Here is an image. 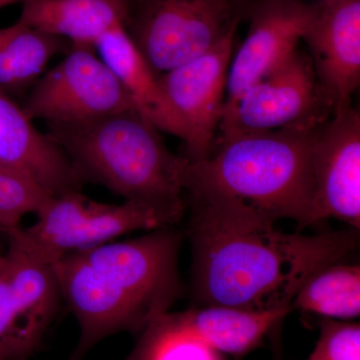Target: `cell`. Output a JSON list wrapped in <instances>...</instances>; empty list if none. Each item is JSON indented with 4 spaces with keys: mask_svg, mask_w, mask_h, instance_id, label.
Returning <instances> with one entry per match:
<instances>
[{
    "mask_svg": "<svg viewBox=\"0 0 360 360\" xmlns=\"http://www.w3.org/2000/svg\"><path fill=\"white\" fill-rule=\"evenodd\" d=\"M317 127L219 137L205 160H187L184 191L233 198L276 221L293 220L300 229L311 226V148Z\"/></svg>",
    "mask_w": 360,
    "mask_h": 360,
    "instance_id": "3",
    "label": "cell"
},
{
    "mask_svg": "<svg viewBox=\"0 0 360 360\" xmlns=\"http://www.w3.org/2000/svg\"><path fill=\"white\" fill-rule=\"evenodd\" d=\"M130 0H23L20 20L25 25L96 51L104 33L127 26Z\"/></svg>",
    "mask_w": 360,
    "mask_h": 360,
    "instance_id": "15",
    "label": "cell"
},
{
    "mask_svg": "<svg viewBox=\"0 0 360 360\" xmlns=\"http://www.w3.org/2000/svg\"><path fill=\"white\" fill-rule=\"evenodd\" d=\"M23 0H0V8L2 7L11 6V4H16V2H22Z\"/></svg>",
    "mask_w": 360,
    "mask_h": 360,
    "instance_id": "23",
    "label": "cell"
},
{
    "mask_svg": "<svg viewBox=\"0 0 360 360\" xmlns=\"http://www.w3.org/2000/svg\"><path fill=\"white\" fill-rule=\"evenodd\" d=\"M290 312L288 309L251 311L207 305L174 314L189 333L219 354L239 360L259 347L270 329Z\"/></svg>",
    "mask_w": 360,
    "mask_h": 360,
    "instance_id": "16",
    "label": "cell"
},
{
    "mask_svg": "<svg viewBox=\"0 0 360 360\" xmlns=\"http://www.w3.org/2000/svg\"><path fill=\"white\" fill-rule=\"evenodd\" d=\"M319 329L321 335L307 360H360L359 322L323 319Z\"/></svg>",
    "mask_w": 360,
    "mask_h": 360,
    "instance_id": "22",
    "label": "cell"
},
{
    "mask_svg": "<svg viewBox=\"0 0 360 360\" xmlns=\"http://www.w3.org/2000/svg\"><path fill=\"white\" fill-rule=\"evenodd\" d=\"M333 115L309 54L300 51L224 108L220 137L317 127Z\"/></svg>",
    "mask_w": 360,
    "mask_h": 360,
    "instance_id": "8",
    "label": "cell"
},
{
    "mask_svg": "<svg viewBox=\"0 0 360 360\" xmlns=\"http://www.w3.org/2000/svg\"><path fill=\"white\" fill-rule=\"evenodd\" d=\"M4 251H6V250H4V246L0 245V255H4Z\"/></svg>",
    "mask_w": 360,
    "mask_h": 360,
    "instance_id": "25",
    "label": "cell"
},
{
    "mask_svg": "<svg viewBox=\"0 0 360 360\" xmlns=\"http://www.w3.org/2000/svg\"><path fill=\"white\" fill-rule=\"evenodd\" d=\"M304 40L333 113L352 106L360 82V0H319Z\"/></svg>",
    "mask_w": 360,
    "mask_h": 360,
    "instance_id": "13",
    "label": "cell"
},
{
    "mask_svg": "<svg viewBox=\"0 0 360 360\" xmlns=\"http://www.w3.org/2000/svg\"><path fill=\"white\" fill-rule=\"evenodd\" d=\"M293 310L324 319H352L360 314V265L345 262L322 267L296 293Z\"/></svg>",
    "mask_w": 360,
    "mask_h": 360,
    "instance_id": "19",
    "label": "cell"
},
{
    "mask_svg": "<svg viewBox=\"0 0 360 360\" xmlns=\"http://www.w3.org/2000/svg\"><path fill=\"white\" fill-rule=\"evenodd\" d=\"M191 205L187 236L198 307L291 311L293 298L311 274L345 262L359 248L357 229L285 233L276 220L233 198L191 195Z\"/></svg>",
    "mask_w": 360,
    "mask_h": 360,
    "instance_id": "1",
    "label": "cell"
},
{
    "mask_svg": "<svg viewBox=\"0 0 360 360\" xmlns=\"http://www.w3.org/2000/svg\"><path fill=\"white\" fill-rule=\"evenodd\" d=\"M251 1H252V0H239V2H240L241 6L243 7V13H245L246 6H248Z\"/></svg>",
    "mask_w": 360,
    "mask_h": 360,
    "instance_id": "24",
    "label": "cell"
},
{
    "mask_svg": "<svg viewBox=\"0 0 360 360\" xmlns=\"http://www.w3.org/2000/svg\"><path fill=\"white\" fill-rule=\"evenodd\" d=\"M243 14L239 0H137L127 30L160 77L212 49Z\"/></svg>",
    "mask_w": 360,
    "mask_h": 360,
    "instance_id": "6",
    "label": "cell"
},
{
    "mask_svg": "<svg viewBox=\"0 0 360 360\" xmlns=\"http://www.w3.org/2000/svg\"><path fill=\"white\" fill-rule=\"evenodd\" d=\"M2 255H0V260H1Z\"/></svg>",
    "mask_w": 360,
    "mask_h": 360,
    "instance_id": "27",
    "label": "cell"
},
{
    "mask_svg": "<svg viewBox=\"0 0 360 360\" xmlns=\"http://www.w3.org/2000/svg\"><path fill=\"white\" fill-rule=\"evenodd\" d=\"M316 13L317 4L303 0H252L246 6L250 27L231 58L224 108L278 70L298 51Z\"/></svg>",
    "mask_w": 360,
    "mask_h": 360,
    "instance_id": "11",
    "label": "cell"
},
{
    "mask_svg": "<svg viewBox=\"0 0 360 360\" xmlns=\"http://www.w3.org/2000/svg\"><path fill=\"white\" fill-rule=\"evenodd\" d=\"M98 58L134 101L143 117L162 132L168 134L169 123L158 77L137 49L124 25L104 33L96 45Z\"/></svg>",
    "mask_w": 360,
    "mask_h": 360,
    "instance_id": "17",
    "label": "cell"
},
{
    "mask_svg": "<svg viewBox=\"0 0 360 360\" xmlns=\"http://www.w3.org/2000/svg\"><path fill=\"white\" fill-rule=\"evenodd\" d=\"M32 226L7 232L41 262L54 264L70 253L117 240L139 231L174 226L169 217L134 201L120 205L89 200L82 191L51 196Z\"/></svg>",
    "mask_w": 360,
    "mask_h": 360,
    "instance_id": "5",
    "label": "cell"
},
{
    "mask_svg": "<svg viewBox=\"0 0 360 360\" xmlns=\"http://www.w3.org/2000/svg\"><path fill=\"white\" fill-rule=\"evenodd\" d=\"M127 360H222L219 352L186 330L174 312L156 317Z\"/></svg>",
    "mask_w": 360,
    "mask_h": 360,
    "instance_id": "20",
    "label": "cell"
},
{
    "mask_svg": "<svg viewBox=\"0 0 360 360\" xmlns=\"http://www.w3.org/2000/svg\"><path fill=\"white\" fill-rule=\"evenodd\" d=\"M46 134L63 149L82 184L103 186L124 201L169 217H184L186 158L172 153L136 110L79 123H46Z\"/></svg>",
    "mask_w": 360,
    "mask_h": 360,
    "instance_id": "4",
    "label": "cell"
},
{
    "mask_svg": "<svg viewBox=\"0 0 360 360\" xmlns=\"http://www.w3.org/2000/svg\"><path fill=\"white\" fill-rule=\"evenodd\" d=\"M182 239L174 226L163 227L70 253L52 264L63 302L79 326L70 360H84L111 335L141 333L170 311L184 291Z\"/></svg>",
    "mask_w": 360,
    "mask_h": 360,
    "instance_id": "2",
    "label": "cell"
},
{
    "mask_svg": "<svg viewBox=\"0 0 360 360\" xmlns=\"http://www.w3.org/2000/svg\"><path fill=\"white\" fill-rule=\"evenodd\" d=\"M236 30L200 58L158 77L169 123L168 134L184 141L187 160H205L214 146Z\"/></svg>",
    "mask_w": 360,
    "mask_h": 360,
    "instance_id": "7",
    "label": "cell"
},
{
    "mask_svg": "<svg viewBox=\"0 0 360 360\" xmlns=\"http://www.w3.org/2000/svg\"><path fill=\"white\" fill-rule=\"evenodd\" d=\"M22 108L32 120L45 123L90 122L136 110L96 51L75 46L33 85Z\"/></svg>",
    "mask_w": 360,
    "mask_h": 360,
    "instance_id": "10",
    "label": "cell"
},
{
    "mask_svg": "<svg viewBox=\"0 0 360 360\" xmlns=\"http://www.w3.org/2000/svg\"><path fill=\"white\" fill-rule=\"evenodd\" d=\"M315 224L328 219L360 229V115L336 111L315 129L311 148Z\"/></svg>",
    "mask_w": 360,
    "mask_h": 360,
    "instance_id": "12",
    "label": "cell"
},
{
    "mask_svg": "<svg viewBox=\"0 0 360 360\" xmlns=\"http://www.w3.org/2000/svg\"><path fill=\"white\" fill-rule=\"evenodd\" d=\"M51 198L27 175L0 163V232L22 226L26 215L37 214Z\"/></svg>",
    "mask_w": 360,
    "mask_h": 360,
    "instance_id": "21",
    "label": "cell"
},
{
    "mask_svg": "<svg viewBox=\"0 0 360 360\" xmlns=\"http://www.w3.org/2000/svg\"><path fill=\"white\" fill-rule=\"evenodd\" d=\"M135 1H137V0H130V4H134Z\"/></svg>",
    "mask_w": 360,
    "mask_h": 360,
    "instance_id": "26",
    "label": "cell"
},
{
    "mask_svg": "<svg viewBox=\"0 0 360 360\" xmlns=\"http://www.w3.org/2000/svg\"><path fill=\"white\" fill-rule=\"evenodd\" d=\"M68 42L25 25L20 20L0 28V91L25 96L45 72L52 58Z\"/></svg>",
    "mask_w": 360,
    "mask_h": 360,
    "instance_id": "18",
    "label": "cell"
},
{
    "mask_svg": "<svg viewBox=\"0 0 360 360\" xmlns=\"http://www.w3.org/2000/svg\"><path fill=\"white\" fill-rule=\"evenodd\" d=\"M6 238L0 260V360H28L41 347L63 298L53 266Z\"/></svg>",
    "mask_w": 360,
    "mask_h": 360,
    "instance_id": "9",
    "label": "cell"
},
{
    "mask_svg": "<svg viewBox=\"0 0 360 360\" xmlns=\"http://www.w3.org/2000/svg\"><path fill=\"white\" fill-rule=\"evenodd\" d=\"M0 163L34 180L51 196L82 191L68 156L35 127L15 99L0 91Z\"/></svg>",
    "mask_w": 360,
    "mask_h": 360,
    "instance_id": "14",
    "label": "cell"
}]
</instances>
